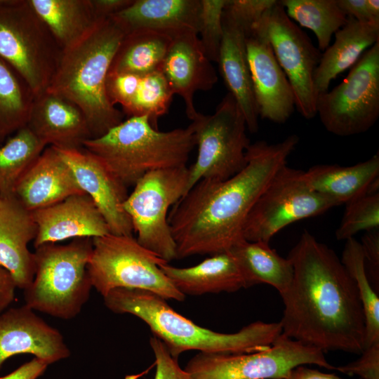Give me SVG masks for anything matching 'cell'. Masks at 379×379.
<instances>
[{"label":"cell","instance_id":"obj_6","mask_svg":"<svg viewBox=\"0 0 379 379\" xmlns=\"http://www.w3.org/2000/svg\"><path fill=\"white\" fill-rule=\"evenodd\" d=\"M92 250V239L87 237L35 248V273L23 290L25 305L60 319L75 318L93 288L87 270Z\"/></svg>","mask_w":379,"mask_h":379},{"label":"cell","instance_id":"obj_19","mask_svg":"<svg viewBox=\"0 0 379 379\" xmlns=\"http://www.w3.org/2000/svg\"><path fill=\"white\" fill-rule=\"evenodd\" d=\"M32 212L37 226L34 248L69 239H93L110 233L102 214L86 193L70 196Z\"/></svg>","mask_w":379,"mask_h":379},{"label":"cell","instance_id":"obj_2","mask_svg":"<svg viewBox=\"0 0 379 379\" xmlns=\"http://www.w3.org/2000/svg\"><path fill=\"white\" fill-rule=\"evenodd\" d=\"M298 142L293 134L277 143L250 144L246 164L236 175L222 181L197 182L168 216L176 258L226 252L243 239L251 210Z\"/></svg>","mask_w":379,"mask_h":379},{"label":"cell","instance_id":"obj_36","mask_svg":"<svg viewBox=\"0 0 379 379\" xmlns=\"http://www.w3.org/2000/svg\"><path fill=\"white\" fill-rule=\"evenodd\" d=\"M375 229H379V191L368 192L346 204L335 237L347 240L361 231Z\"/></svg>","mask_w":379,"mask_h":379},{"label":"cell","instance_id":"obj_40","mask_svg":"<svg viewBox=\"0 0 379 379\" xmlns=\"http://www.w3.org/2000/svg\"><path fill=\"white\" fill-rule=\"evenodd\" d=\"M360 354L356 361L335 369L349 375H358L360 379H379V342L365 347Z\"/></svg>","mask_w":379,"mask_h":379},{"label":"cell","instance_id":"obj_7","mask_svg":"<svg viewBox=\"0 0 379 379\" xmlns=\"http://www.w3.org/2000/svg\"><path fill=\"white\" fill-rule=\"evenodd\" d=\"M62 49L29 0H0V58L34 96L48 88Z\"/></svg>","mask_w":379,"mask_h":379},{"label":"cell","instance_id":"obj_23","mask_svg":"<svg viewBox=\"0 0 379 379\" xmlns=\"http://www.w3.org/2000/svg\"><path fill=\"white\" fill-rule=\"evenodd\" d=\"M84 193L70 166L52 146L45 148L20 178L14 191L15 197L30 211Z\"/></svg>","mask_w":379,"mask_h":379},{"label":"cell","instance_id":"obj_8","mask_svg":"<svg viewBox=\"0 0 379 379\" xmlns=\"http://www.w3.org/2000/svg\"><path fill=\"white\" fill-rule=\"evenodd\" d=\"M92 244L87 270L93 288L102 297L114 288H124L148 291L165 300H184L185 295L159 267L166 261L133 236L109 233L93 238Z\"/></svg>","mask_w":379,"mask_h":379},{"label":"cell","instance_id":"obj_32","mask_svg":"<svg viewBox=\"0 0 379 379\" xmlns=\"http://www.w3.org/2000/svg\"><path fill=\"white\" fill-rule=\"evenodd\" d=\"M46 145L26 126L0 146V197L14 194L15 187Z\"/></svg>","mask_w":379,"mask_h":379},{"label":"cell","instance_id":"obj_41","mask_svg":"<svg viewBox=\"0 0 379 379\" xmlns=\"http://www.w3.org/2000/svg\"><path fill=\"white\" fill-rule=\"evenodd\" d=\"M337 3L348 18L379 24L378 0H337Z\"/></svg>","mask_w":379,"mask_h":379},{"label":"cell","instance_id":"obj_1","mask_svg":"<svg viewBox=\"0 0 379 379\" xmlns=\"http://www.w3.org/2000/svg\"><path fill=\"white\" fill-rule=\"evenodd\" d=\"M288 258L293 277L280 294L284 305L281 333L323 352L361 354L364 314L355 282L340 259L307 231Z\"/></svg>","mask_w":379,"mask_h":379},{"label":"cell","instance_id":"obj_3","mask_svg":"<svg viewBox=\"0 0 379 379\" xmlns=\"http://www.w3.org/2000/svg\"><path fill=\"white\" fill-rule=\"evenodd\" d=\"M115 314H133L145 322L172 356L183 352L220 354L251 353L269 348L281 334L279 322H253L234 333L203 328L175 312L161 296L145 290L119 288L103 296Z\"/></svg>","mask_w":379,"mask_h":379},{"label":"cell","instance_id":"obj_38","mask_svg":"<svg viewBox=\"0 0 379 379\" xmlns=\"http://www.w3.org/2000/svg\"><path fill=\"white\" fill-rule=\"evenodd\" d=\"M142 75L131 73L108 72L106 91L112 105H120L124 109L133 98Z\"/></svg>","mask_w":379,"mask_h":379},{"label":"cell","instance_id":"obj_9","mask_svg":"<svg viewBox=\"0 0 379 379\" xmlns=\"http://www.w3.org/2000/svg\"><path fill=\"white\" fill-rule=\"evenodd\" d=\"M191 121L198 153L188 168L187 192L202 179L222 181L241 171L251 144L244 114L230 93L213 114L198 112Z\"/></svg>","mask_w":379,"mask_h":379},{"label":"cell","instance_id":"obj_43","mask_svg":"<svg viewBox=\"0 0 379 379\" xmlns=\"http://www.w3.org/2000/svg\"><path fill=\"white\" fill-rule=\"evenodd\" d=\"M49 364L44 360L34 357L0 379H38L46 371Z\"/></svg>","mask_w":379,"mask_h":379},{"label":"cell","instance_id":"obj_45","mask_svg":"<svg viewBox=\"0 0 379 379\" xmlns=\"http://www.w3.org/2000/svg\"><path fill=\"white\" fill-rule=\"evenodd\" d=\"M16 288L9 272L0 265V313L14 301Z\"/></svg>","mask_w":379,"mask_h":379},{"label":"cell","instance_id":"obj_13","mask_svg":"<svg viewBox=\"0 0 379 379\" xmlns=\"http://www.w3.org/2000/svg\"><path fill=\"white\" fill-rule=\"evenodd\" d=\"M338 206L333 199L312 190L303 179L302 171L286 164L251 210L242 235L249 241L270 243L287 225Z\"/></svg>","mask_w":379,"mask_h":379},{"label":"cell","instance_id":"obj_18","mask_svg":"<svg viewBox=\"0 0 379 379\" xmlns=\"http://www.w3.org/2000/svg\"><path fill=\"white\" fill-rule=\"evenodd\" d=\"M212 62L206 56L198 33L193 30L173 36L172 43L159 67L173 93L185 104L187 117L192 120L198 112L194 95L198 91H208L218 81Z\"/></svg>","mask_w":379,"mask_h":379},{"label":"cell","instance_id":"obj_20","mask_svg":"<svg viewBox=\"0 0 379 379\" xmlns=\"http://www.w3.org/2000/svg\"><path fill=\"white\" fill-rule=\"evenodd\" d=\"M36 234L32 212L14 194L0 197V265L9 272L17 288L25 290L34 279V255L28 244Z\"/></svg>","mask_w":379,"mask_h":379},{"label":"cell","instance_id":"obj_12","mask_svg":"<svg viewBox=\"0 0 379 379\" xmlns=\"http://www.w3.org/2000/svg\"><path fill=\"white\" fill-rule=\"evenodd\" d=\"M335 369L324 352L281 334L267 349L240 354L200 352L187 363L192 379H284L296 366Z\"/></svg>","mask_w":379,"mask_h":379},{"label":"cell","instance_id":"obj_24","mask_svg":"<svg viewBox=\"0 0 379 379\" xmlns=\"http://www.w3.org/2000/svg\"><path fill=\"white\" fill-rule=\"evenodd\" d=\"M200 0H133L111 18L124 34L140 29L175 36L193 30L198 33Z\"/></svg>","mask_w":379,"mask_h":379},{"label":"cell","instance_id":"obj_17","mask_svg":"<svg viewBox=\"0 0 379 379\" xmlns=\"http://www.w3.org/2000/svg\"><path fill=\"white\" fill-rule=\"evenodd\" d=\"M23 354H32L49 365L71 354L59 330L26 305L0 313V368L7 359Z\"/></svg>","mask_w":379,"mask_h":379},{"label":"cell","instance_id":"obj_35","mask_svg":"<svg viewBox=\"0 0 379 379\" xmlns=\"http://www.w3.org/2000/svg\"><path fill=\"white\" fill-rule=\"evenodd\" d=\"M173 95L162 73L157 70L141 76L133 98L123 112L128 117L146 116L158 128V120L167 114Z\"/></svg>","mask_w":379,"mask_h":379},{"label":"cell","instance_id":"obj_4","mask_svg":"<svg viewBox=\"0 0 379 379\" xmlns=\"http://www.w3.org/2000/svg\"><path fill=\"white\" fill-rule=\"evenodd\" d=\"M124 35L111 18L99 19L79 40L62 50L46 89L80 108L87 120L91 138L100 137L123 121L122 112L108 98L106 80Z\"/></svg>","mask_w":379,"mask_h":379},{"label":"cell","instance_id":"obj_16","mask_svg":"<svg viewBox=\"0 0 379 379\" xmlns=\"http://www.w3.org/2000/svg\"><path fill=\"white\" fill-rule=\"evenodd\" d=\"M57 149L72 168L81 189L102 214L110 234L133 236L132 222L124 208L129 194L128 187L84 147Z\"/></svg>","mask_w":379,"mask_h":379},{"label":"cell","instance_id":"obj_42","mask_svg":"<svg viewBox=\"0 0 379 379\" xmlns=\"http://www.w3.org/2000/svg\"><path fill=\"white\" fill-rule=\"evenodd\" d=\"M361 248L365 263L369 269L374 284H378L379 277V229L366 232L361 239Z\"/></svg>","mask_w":379,"mask_h":379},{"label":"cell","instance_id":"obj_11","mask_svg":"<svg viewBox=\"0 0 379 379\" xmlns=\"http://www.w3.org/2000/svg\"><path fill=\"white\" fill-rule=\"evenodd\" d=\"M317 115L338 136L365 133L379 117V41L364 53L347 76L331 91L319 93Z\"/></svg>","mask_w":379,"mask_h":379},{"label":"cell","instance_id":"obj_26","mask_svg":"<svg viewBox=\"0 0 379 379\" xmlns=\"http://www.w3.org/2000/svg\"><path fill=\"white\" fill-rule=\"evenodd\" d=\"M378 152L353 166L319 164L303 171V179L312 190L339 206L378 191Z\"/></svg>","mask_w":379,"mask_h":379},{"label":"cell","instance_id":"obj_28","mask_svg":"<svg viewBox=\"0 0 379 379\" xmlns=\"http://www.w3.org/2000/svg\"><path fill=\"white\" fill-rule=\"evenodd\" d=\"M228 251L237 260L247 288L267 284L281 294L290 286L293 277L291 262L288 258L280 256L270 247V243L243 239Z\"/></svg>","mask_w":379,"mask_h":379},{"label":"cell","instance_id":"obj_46","mask_svg":"<svg viewBox=\"0 0 379 379\" xmlns=\"http://www.w3.org/2000/svg\"><path fill=\"white\" fill-rule=\"evenodd\" d=\"M284 379H341L333 373H325L300 365L293 368Z\"/></svg>","mask_w":379,"mask_h":379},{"label":"cell","instance_id":"obj_31","mask_svg":"<svg viewBox=\"0 0 379 379\" xmlns=\"http://www.w3.org/2000/svg\"><path fill=\"white\" fill-rule=\"evenodd\" d=\"M288 17L315 34L318 49L324 51L332 36L347 22L348 17L337 0H281Z\"/></svg>","mask_w":379,"mask_h":379},{"label":"cell","instance_id":"obj_44","mask_svg":"<svg viewBox=\"0 0 379 379\" xmlns=\"http://www.w3.org/2000/svg\"><path fill=\"white\" fill-rule=\"evenodd\" d=\"M98 19L107 18L120 12L133 0H91Z\"/></svg>","mask_w":379,"mask_h":379},{"label":"cell","instance_id":"obj_14","mask_svg":"<svg viewBox=\"0 0 379 379\" xmlns=\"http://www.w3.org/2000/svg\"><path fill=\"white\" fill-rule=\"evenodd\" d=\"M263 20L274 56L293 89L295 109L311 119L317 115L314 74L321 52L288 17L280 1L264 14Z\"/></svg>","mask_w":379,"mask_h":379},{"label":"cell","instance_id":"obj_39","mask_svg":"<svg viewBox=\"0 0 379 379\" xmlns=\"http://www.w3.org/2000/svg\"><path fill=\"white\" fill-rule=\"evenodd\" d=\"M149 344L157 366L154 379H192L190 374L181 368L178 358L171 355L161 340L153 335L150 338Z\"/></svg>","mask_w":379,"mask_h":379},{"label":"cell","instance_id":"obj_29","mask_svg":"<svg viewBox=\"0 0 379 379\" xmlns=\"http://www.w3.org/2000/svg\"><path fill=\"white\" fill-rule=\"evenodd\" d=\"M62 50L84 36L99 20L91 0H29Z\"/></svg>","mask_w":379,"mask_h":379},{"label":"cell","instance_id":"obj_5","mask_svg":"<svg viewBox=\"0 0 379 379\" xmlns=\"http://www.w3.org/2000/svg\"><path fill=\"white\" fill-rule=\"evenodd\" d=\"M196 145L191 124L160 131L146 116L128 117L83 147L100 159L128 188L149 172L186 166Z\"/></svg>","mask_w":379,"mask_h":379},{"label":"cell","instance_id":"obj_10","mask_svg":"<svg viewBox=\"0 0 379 379\" xmlns=\"http://www.w3.org/2000/svg\"><path fill=\"white\" fill-rule=\"evenodd\" d=\"M188 180L187 166L149 172L135 183L124 204L138 243L168 262L176 258L168 212L186 194Z\"/></svg>","mask_w":379,"mask_h":379},{"label":"cell","instance_id":"obj_30","mask_svg":"<svg viewBox=\"0 0 379 379\" xmlns=\"http://www.w3.org/2000/svg\"><path fill=\"white\" fill-rule=\"evenodd\" d=\"M168 34L140 29L124 35L109 72L144 75L159 70L172 43Z\"/></svg>","mask_w":379,"mask_h":379},{"label":"cell","instance_id":"obj_34","mask_svg":"<svg viewBox=\"0 0 379 379\" xmlns=\"http://www.w3.org/2000/svg\"><path fill=\"white\" fill-rule=\"evenodd\" d=\"M341 262L357 288L365 317V347L379 342V298L366 272L361 244L354 237L345 240Z\"/></svg>","mask_w":379,"mask_h":379},{"label":"cell","instance_id":"obj_37","mask_svg":"<svg viewBox=\"0 0 379 379\" xmlns=\"http://www.w3.org/2000/svg\"><path fill=\"white\" fill-rule=\"evenodd\" d=\"M227 0H200L198 36L211 62H218L222 38V13Z\"/></svg>","mask_w":379,"mask_h":379},{"label":"cell","instance_id":"obj_22","mask_svg":"<svg viewBox=\"0 0 379 379\" xmlns=\"http://www.w3.org/2000/svg\"><path fill=\"white\" fill-rule=\"evenodd\" d=\"M27 126L46 145L59 149L81 148L91 138L87 120L80 108L48 91L34 98Z\"/></svg>","mask_w":379,"mask_h":379},{"label":"cell","instance_id":"obj_27","mask_svg":"<svg viewBox=\"0 0 379 379\" xmlns=\"http://www.w3.org/2000/svg\"><path fill=\"white\" fill-rule=\"evenodd\" d=\"M334 42L323 53L314 74L317 95L328 90L331 82L352 68L365 51L379 41V24L348 18L335 34Z\"/></svg>","mask_w":379,"mask_h":379},{"label":"cell","instance_id":"obj_33","mask_svg":"<svg viewBox=\"0 0 379 379\" xmlns=\"http://www.w3.org/2000/svg\"><path fill=\"white\" fill-rule=\"evenodd\" d=\"M34 98L24 81L0 58V145L27 126Z\"/></svg>","mask_w":379,"mask_h":379},{"label":"cell","instance_id":"obj_25","mask_svg":"<svg viewBox=\"0 0 379 379\" xmlns=\"http://www.w3.org/2000/svg\"><path fill=\"white\" fill-rule=\"evenodd\" d=\"M159 267L185 295L231 293L247 288L243 272L230 251L212 255L192 267H177L164 262Z\"/></svg>","mask_w":379,"mask_h":379},{"label":"cell","instance_id":"obj_15","mask_svg":"<svg viewBox=\"0 0 379 379\" xmlns=\"http://www.w3.org/2000/svg\"><path fill=\"white\" fill-rule=\"evenodd\" d=\"M246 52L259 117L285 123L295 109L294 94L274 56L263 16L250 29Z\"/></svg>","mask_w":379,"mask_h":379},{"label":"cell","instance_id":"obj_21","mask_svg":"<svg viewBox=\"0 0 379 379\" xmlns=\"http://www.w3.org/2000/svg\"><path fill=\"white\" fill-rule=\"evenodd\" d=\"M223 34L218 63L229 92L240 107L247 130L255 133L259 128L258 112L254 98L246 52L249 27L222 13Z\"/></svg>","mask_w":379,"mask_h":379}]
</instances>
